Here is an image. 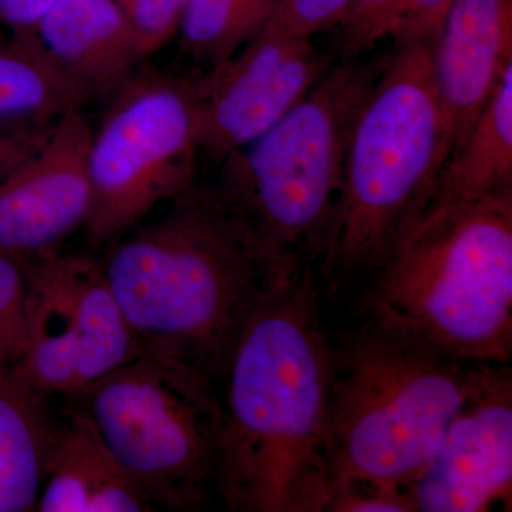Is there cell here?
I'll return each instance as SVG.
<instances>
[{
  "instance_id": "6",
  "label": "cell",
  "mask_w": 512,
  "mask_h": 512,
  "mask_svg": "<svg viewBox=\"0 0 512 512\" xmlns=\"http://www.w3.org/2000/svg\"><path fill=\"white\" fill-rule=\"evenodd\" d=\"M392 55L342 60L261 136L222 160L217 185L276 261L325 252L353 127Z\"/></svg>"
},
{
  "instance_id": "27",
  "label": "cell",
  "mask_w": 512,
  "mask_h": 512,
  "mask_svg": "<svg viewBox=\"0 0 512 512\" xmlns=\"http://www.w3.org/2000/svg\"><path fill=\"white\" fill-rule=\"evenodd\" d=\"M57 0H0V25L10 36L30 37Z\"/></svg>"
},
{
  "instance_id": "9",
  "label": "cell",
  "mask_w": 512,
  "mask_h": 512,
  "mask_svg": "<svg viewBox=\"0 0 512 512\" xmlns=\"http://www.w3.org/2000/svg\"><path fill=\"white\" fill-rule=\"evenodd\" d=\"M23 266L29 343L12 367L30 386L76 399L143 353L101 259L59 249Z\"/></svg>"
},
{
  "instance_id": "3",
  "label": "cell",
  "mask_w": 512,
  "mask_h": 512,
  "mask_svg": "<svg viewBox=\"0 0 512 512\" xmlns=\"http://www.w3.org/2000/svg\"><path fill=\"white\" fill-rule=\"evenodd\" d=\"M367 322L464 362L512 356V188L429 212L375 271Z\"/></svg>"
},
{
  "instance_id": "18",
  "label": "cell",
  "mask_w": 512,
  "mask_h": 512,
  "mask_svg": "<svg viewBox=\"0 0 512 512\" xmlns=\"http://www.w3.org/2000/svg\"><path fill=\"white\" fill-rule=\"evenodd\" d=\"M90 99L32 37L0 40V126H52Z\"/></svg>"
},
{
  "instance_id": "13",
  "label": "cell",
  "mask_w": 512,
  "mask_h": 512,
  "mask_svg": "<svg viewBox=\"0 0 512 512\" xmlns=\"http://www.w3.org/2000/svg\"><path fill=\"white\" fill-rule=\"evenodd\" d=\"M430 62L453 154L512 64V0H451Z\"/></svg>"
},
{
  "instance_id": "26",
  "label": "cell",
  "mask_w": 512,
  "mask_h": 512,
  "mask_svg": "<svg viewBox=\"0 0 512 512\" xmlns=\"http://www.w3.org/2000/svg\"><path fill=\"white\" fill-rule=\"evenodd\" d=\"M52 126H0V183L39 146Z\"/></svg>"
},
{
  "instance_id": "23",
  "label": "cell",
  "mask_w": 512,
  "mask_h": 512,
  "mask_svg": "<svg viewBox=\"0 0 512 512\" xmlns=\"http://www.w3.org/2000/svg\"><path fill=\"white\" fill-rule=\"evenodd\" d=\"M352 0H281L268 25L288 35L312 39L338 28Z\"/></svg>"
},
{
  "instance_id": "16",
  "label": "cell",
  "mask_w": 512,
  "mask_h": 512,
  "mask_svg": "<svg viewBox=\"0 0 512 512\" xmlns=\"http://www.w3.org/2000/svg\"><path fill=\"white\" fill-rule=\"evenodd\" d=\"M57 423L50 397L0 366V512L37 511Z\"/></svg>"
},
{
  "instance_id": "5",
  "label": "cell",
  "mask_w": 512,
  "mask_h": 512,
  "mask_svg": "<svg viewBox=\"0 0 512 512\" xmlns=\"http://www.w3.org/2000/svg\"><path fill=\"white\" fill-rule=\"evenodd\" d=\"M477 367L367 320L349 332L332 350L335 483L407 490L466 402Z\"/></svg>"
},
{
  "instance_id": "7",
  "label": "cell",
  "mask_w": 512,
  "mask_h": 512,
  "mask_svg": "<svg viewBox=\"0 0 512 512\" xmlns=\"http://www.w3.org/2000/svg\"><path fill=\"white\" fill-rule=\"evenodd\" d=\"M74 400L157 510L204 507L215 488L217 384L174 360L141 353Z\"/></svg>"
},
{
  "instance_id": "22",
  "label": "cell",
  "mask_w": 512,
  "mask_h": 512,
  "mask_svg": "<svg viewBox=\"0 0 512 512\" xmlns=\"http://www.w3.org/2000/svg\"><path fill=\"white\" fill-rule=\"evenodd\" d=\"M126 18L143 60L177 36L187 0H114Z\"/></svg>"
},
{
  "instance_id": "21",
  "label": "cell",
  "mask_w": 512,
  "mask_h": 512,
  "mask_svg": "<svg viewBox=\"0 0 512 512\" xmlns=\"http://www.w3.org/2000/svg\"><path fill=\"white\" fill-rule=\"evenodd\" d=\"M407 0H352L340 29L343 60H355L390 37Z\"/></svg>"
},
{
  "instance_id": "14",
  "label": "cell",
  "mask_w": 512,
  "mask_h": 512,
  "mask_svg": "<svg viewBox=\"0 0 512 512\" xmlns=\"http://www.w3.org/2000/svg\"><path fill=\"white\" fill-rule=\"evenodd\" d=\"M30 37L92 99L116 92L143 62L114 0H57Z\"/></svg>"
},
{
  "instance_id": "12",
  "label": "cell",
  "mask_w": 512,
  "mask_h": 512,
  "mask_svg": "<svg viewBox=\"0 0 512 512\" xmlns=\"http://www.w3.org/2000/svg\"><path fill=\"white\" fill-rule=\"evenodd\" d=\"M93 127L82 111L57 120L0 183V255L29 261L59 251L86 224Z\"/></svg>"
},
{
  "instance_id": "11",
  "label": "cell",
  "mask_w": 512,
  "mask_h": 512,
  "mask_svg": "<svg viewBox=\"0 0 512 512\" xmlns=\"http://www.w3.org/2000/svg\"><path fill=\"white\" fill-rule=\"evenodd\" d=\"M416 511L487 512L512 494V373L478 363L476 380L439 448L407 487Z\"/></svg>"
},
{
  "instance_id": "8",
  "label": "cell",
  "mask_w": 512,
  "mask_h": 512,
  "mask_svg": "<svg viewBox=\"0 0 512 512\" xmlns=\"http://www.w3.org/2000/svg\"><path fill=\"white\" fill-rule=\"evenodd\" d=\"M200 150L198 77L131 74L90 138L89 244L111 247L158 205L191 190Z\"/></svg>"
},
{
  "instance_id": "17",
  "label": "cell",
  "mask_w": 512,
  "mask_h": 512,
  "mask_svg": "<svg viewBox=\"0 0 512 512\" xmlns=\"http://www.w3.org/2000/svg\"><path fill=\"white\" fill-rule=\"evenodd\" d=\"M510 188L512 64L495 86L461 146L448 158L426 214L466 207Z\"/></svg>"
},
{
  "instance_id": "4",
  "label": "cell",
  "mask_w": 512,
  "mask_h": 512,
  "mask_svg": "<svg viewBox=\"0 0 512 512\" xmlns=\"http://www.w3.org/2000/svg\"><path fill=\"white\" fill-rule=\"evenodd\" d=\"M350 136L323 266L375 272L429 208L451 156L431 40L396 45Z\"/></svg>"
},
{
  "instance_id": "25",
  "label": "cell",
  "mask_w": 512,
  "mask_h": 512,
  "mask_svg": "<svg viewBox=\"0 0 512 512\" xmlns=\"http://www.w3.org/2000/svg\"><path fill=\"white\" fill-rule=\"evenodd\" d=\"M451 0H407L394 23L390 37L396 45L431 40L446 18Z\"/></svg>"
},
{
  "instance_id": "10",
  "label": "cell",
  "mask_w": 512,
  "mask_h": 512,
  "mask_svg": "<svg viewBox=\"0 0 512 512\" xmlns=\"http://www.w3.org/2000/svg\"><path fill=\"white\" fill-rule=\"evenodd\" d=\"M332 66L312 39L266 25L228 62L198 77L201 150L221 163L281 120Z\"/></svg>"
},
{
  "instance_id": "15",
  "label": "cell",
  "mask_w": 512,
  "mask_h": 512,
  "mask_svg": "<svg viewBox=\"0 0 512 512\" xmlns=\"http://www.w3.org/2000/svg\"><path fill=\"white\" fill-rule=\"evenodd\" d=\"M39 512L157 511L80 410L57 423Z\"/></svg>"
},
{
  "instance_id": "24",
  "label": "cell",
  "mask_w": 512,
  "mask_h": 512,
  "mask_svg": "<svg viewBox=\"0 0 512 512\" xmlns=\"http://www.w3.org/2000/svg\"><path fill=\"white\" fill-rule=\"evenodd\" d=\"M325 511L330 512H414L407 490L366 483L339 481L333 484Z\"/></svg>"
},
{
  "instance_id": "20",
  "label": "cell",
  "mask_w": 512,
  "mask_h": 512,
  "mask_svg": "<svg viewBox=\"0 0 512 512\" xmlns=\"http://www.w3.org/2000/svg\"><path fill=\"white\" fill-rule=\"evenodd\" d=\"M28 343L25 266L0 255V366L18 362Z\"/></svg>"
},
{
  "instance_id": "1",
  "label": "cell",
  "mask_w": 512,
  "mask_h": 512,
  "mask_svg": "<svg viewBox=\"0 0 512 512\" xmlns=\"http://www.w3.org/2000/svg\"><path fill=\"white\" fill-rule=\"evenodd\" d=\"M332 349L311 269L266 293L217 384L215 488L229 511L322 512L332 493Z\"/></svg>"
},
{
  "instance_id": "19",
  "label": "cell",
  "mask_w": 512,
  "mask_h": 512,
  "mask_svg": "<svg viewBox=\"0 0 512 512\" xmlns=\"http://www.w3.org/2000/svg\"><path fill=\"white\" fill-rule=\"evenodd\" d=\"M281 0H187L181 50L210 70L228 62L268 25Z\"/></svg>"
},
{
  "instance_id": "2",
  "label": "cell",
  "mask_w": 512,
  "mask_h": 512,
  "mask_svg": "<svg viewBox=\"0 0 512 512\" xmlns=\"http://www.w3.org/2000/svg\"><path fill=\"white\" fill-rule=\"evenodd\" d=\"M168 204L109 247L104 275L143 353L218 384L256 305L305 268L276 261L218 187L194 185Z\"/></svg>"
}]
</instances>
